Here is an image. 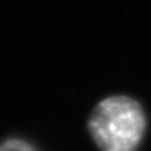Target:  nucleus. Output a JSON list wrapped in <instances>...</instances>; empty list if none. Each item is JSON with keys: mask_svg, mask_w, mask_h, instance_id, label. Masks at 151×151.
<instances>
[{"mask_svg": "<svg viewBox=\"0 0 151 151\" xmlns=\"http://www.w3.org/2000/svg\"><path fill=\"white\" fill-rule=\"evenodd\" d=\"M88 127L102 151H134L146 130V116L134 99L115 95L95 106Z\"/></svg>", "mask_w": 151, "mask_h": 151, "instance_id": "f257e3e1", "label": "nucleus"}, {"mask_svg": "<svg viewBox=\"0 0 151 151\" xmlns=\"http://www.w3.org/2000/svg\"><path fill=\"white\" fill-rule=\"evenodd\" d=\"M0 151H35L28 143L17 139H11L3 143V146L0 147Z\"/></svg>", "mask_w": 151, "mask_h": 151, "instance_id": "f03ea898", "label": "nucleus"}]
</instances>
